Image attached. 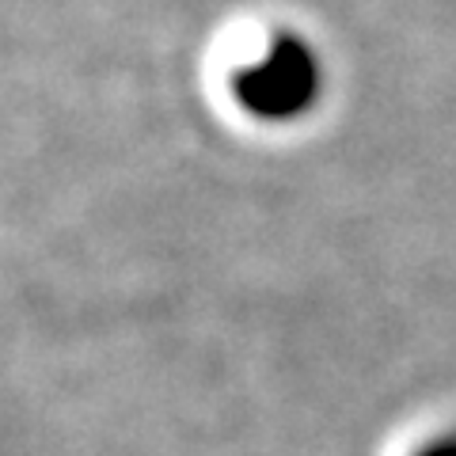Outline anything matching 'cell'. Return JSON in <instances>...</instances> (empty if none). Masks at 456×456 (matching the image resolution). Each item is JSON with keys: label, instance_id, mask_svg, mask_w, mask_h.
Listing matches in <instances>:
<instances>
[{"label": "cell", "instance_id": "cell-1", "mask_svg": "<svg viewBox=\"0 0 456 456\" xmlns=\"http://www.w3.org/2000/svg\"><path fill=\"white\" fill-rule=\"evenodd\" d=\"M274 65H263L259 73H255V80L248 84V95L255 99V103L263 107H285V99H297L301 92V65L289 61V57H270Z\"/></svg>", "mask_w": 456, "mask_h": 456}, {"label": "cell", "instance_id": "cell-2", "mask_svg": "<svg viewBox=\"0 0 456 456\" xmlns=\"http://www.w3.org/2000/svg\"><path fill=\"white\" fill-rule=\"evenodd\" d=\"M422 456H456V445H441V449H430V452H422Z\"/></svg>", "mask_w": 456, "mask_h": 456}]
</instances>
